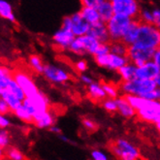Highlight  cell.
<instances>
[{
  "label": "cell",
  "mask_w": 160,
  "mask_h": 160,
  "mask_svg": "<svg viewBox=\"0 0 160 160\" xmlns=\"http://www.w3.org/2000/svg\"><path fill=\"white\" fill-rule=\"evenodd\" d=\"M58 139L60 140V141H62V142L63 143H67V144H75L74 142H73V141L72 140H70L68 137H66V136H65V135H63V134H60V135H58Z\"/></svg>",
  "instance_id": "cell-45"
},
{
  "label": "cell",
  "mask_w": 160,
  "mask_h": 160,
  "mask_svg": "<svg viewBox=\"0 0 160 160\" xmlns=\"http://www.w3.org/2000/svg\"><path fill=\"white\" fill-rule=\"evenodd\" d=\"M0 17L13 23L17 22L13 7L11 3L6 0H0Z\"/></svg>",
  "instance_id": "cell-23"
},
{
  "label": "cell",
  "mask_w": 160,
  "mask_h": 160,
  "mask_svg": "<svg viewBox=\"0 0 160 160\" xmlns=\"http://www.w3.org/2000/svg\"><path fill=\"white\" fill-rule=\"evenodd\" d=\"M159 72H160V69L157 67V65L152 60V61H148L143 65H141V66L137 67L136 79L154 81V79L159 74Z\"/></svg>",
  "instance_id": "cell-13"
},
{
  "label": "cell",
  "mask_w": 160,
  "mask_h": 160,
  "mask_svg": "<svg viewBox=\"0 0 160 160\" xmlns=\"http://www.w3.org/2000/svg\"><path fill=\"white\" fill-rule=\"evenodd\" d=\"M158 101H160V89H158Z\"/></svg>",
  "instance_id": "cell-49"
},
{
  "label": "cell",
  "mask_w": 160,
  "mask_h": 160,
  "mask_svg": "<svg viewBox=\"0 0 160 160\" xmlns=\"http://www.w3.org/2000/svg\"><path fill=\"white\" fill-rule=\"evenodd\" d=\"M74 68L77 72H79L80 74H83L86 73V71L88 69V61L86 59H79L75 62L74 64Z\"/></svg>",
  "instance_id": "cell-36"
},
{
  "label": "cell",
  "mask_w": 160,
  "mask_h": 160,
  "mask_svg": "<svg viewBox=\"0 0 160 160\" xmlns=\"http://www.w3.org/2000/svg\"><path fill=\"white\" fill-rule=\"evenodd\" d=\"M28 101L35 112V115L42 114V112L50 111V99L46 94L42 91H39L34 96L27 98Z\"/></svg>",
  "instance_id": "cell-14"
},
{
  "label": "cell",
  "mask_w": 160,
  "mask_h": 160,
  "mask_svg": "<svg viewBox=\"0 0 160 160\" xmlns=\"http://www.w3.org/2000/svg\"><path fill=\"white\" fill-rule=\"evenodd\" d=\"M89 35L94 37L100 44H110L111 43L107 25L103 22H99L96 24L91 25Z\"/></svg>",
  "instance_id": "cell-16"
},
{
  "label": "cell",
  "mask_w": 160,
  "mask_h": 160,
  "mask_svg": "<svg viewBox=\"0 0 160 160\" xmlns=\"http://www.w3.org/2000/svg\"><path fill=\"white\" fill-rule=\"evenodd\" d=\"M110 150L118 160H139L140 149L129 140L118 138L110 145Z\"/></svg>",
  "instance_id": "cell-2"
},
{
  "label": "cell",
  "mask_w": 160,
  "mask_h": 160,
  "mask_svg": "<svg viewBox=\"0 0 160 160\" xmlns=\"http://www.w3.org/2000/svg\"><path fill=\"white\" fill-rule=\"evenodd\" d=\"M75 38L76 37L74 36V34L70 30L66 29V28L60 27L52 35V42L58 49L61 51H66L69 50L70 46Z\"/></svg>",
  "instance_id": "cell-12"
},
{
  "label": "cell",
  "mask_w": 160,
  "mask_h": 160,
  "mask_svg": "<svg viewBox=\"0 0 160 160\" xmlns=\"http://www.w3.org/2000/svg\"><path fill=\"white\" fill-rule=\"evenodd\" d=\"M11 144V136L7 129H0V147L2 148H9Z\"/></svg>",
  "instance_id": "cell-32"
},
{
  "label": "cell",
  "mask_w": 160,
  "mask_h": 160,
  "mask_svg": "<svg viewBox=\"0 0 160 160\" xmlns=\"http://www.w3.org/2000/svg\"><path fill=\"white\" fill-rule=\"evenodd\" d=\"M136 70L137 66L132 63L128 62L121 69L118 71V75L120 82H130L136 79Z\"/></svg>",
  "instance_id": "cell-22"
},
{
  "label": "cell",
  "mask_w": 160,
  "mask_h": 160,
  "mask_svg": "<svg viewBox=\"0 0 160 160\" xmlns=\"http://www.w3.org/2000/svg\"><path fill=\"white\" fill-rule=\"evenodd\" d=\"M103 88L105 90L107 98H112V99H117L118 98L119 95V88L118 86L112 82H102Z\"/></svg>",
  "instance_id": "cell-29"
},
{
  "label": "cell",
  "mask_w": 160,
  "mask_h": 160,
  "mask_svg": "<svg viewBox=\"0 0 160 160\" xmlns=\"http://www.w3.org/2000/svg\"><path fill=\"white\" fill-rule=\"evenodd\" d=\"M117 104H118V112L124 118L130 119L137 116L136 110L132 107V105L128 102L124 95H120L117 98Z\"/></svg>",
  "instance_id": "cell-17"
},
{
  "label": "cell",
  "mask_w": 160,
  "mask_h": 160,
  "mask_svg": "<svg viewBox=\"0 0 160 160\" xmlns=\"http://www.w3.org/2000/svg\"><path fill=\"white\" fill-rule=\"evenodd\" d=\"M4 154H5V150H4V148H2L1 147H0V158H2V157L4 156Z\"/></svg>",
  "instance_id": "cell-47"
},
{
  "label": "cell",
  "mask_w": 160,
  "mask_h": 160,
  "mask_svg": "<svg viewBox=\"0 0 160 160\" xmlns=\"http://www.w3.org/2000/svg\"><path fill=\"white\" fill-rule=\"evenodd\" d=\"M111 52L110 51V44H100V46L98 47V49L94 54V56H103L109 54ZM93 56V58H94Z\"/></svg>",
  "instance_id": "cell-37"
},
{
  "label": "cell",
  "mask_w": 160,
  "mask_h": 160,
  "mask_svg": "<svg viewBox=\"0 0 160 160\" xmlns=\"http://www.w3.org/2000/svg\"><path fill=\"white\" fill-rule=\"evenodd\" d=\"M79 12L81 13L82 17L83 18V20L86 21L88 23H89L90 25L96 24L99 22H101L100 16H99V14H98V12L95 8L82 6Z\"/></svg>",
  "instance_id": "cell-21"
},
{
  "label": "cell",
  "mask_w": 160,
  "mask_h": 160,
  "mask_svg": "<svg viewBox=\"0 0 160 160\" xmlns=\"http://www.w3.org/2000/svg\"><path fill=\"white\" fill-rule=\"evenodd\" d=\"M49 131L50 132H52V133H53V134H55V135H60V134H62L61 133V129L58 126V125H53V126H52L50 129H49Z\"/></svg>",
  "instance_id": "cell-44"
},
{
  "label": "cell",
  "mask_w": 160,
  "mask_h": 160,
  "mask_svg": "<svg viewBox=\"0 0 160 160\" xmlns=\"http://www.w3.org/2000/svg\"><path fill=\"white\" fill-rule=\"evenodd\" d=\"M7 90H8L9 92H11L16 98H18V100L22 101V102H23V101L25 100V98H26V96H25V94H24L23 90H22V89L21 88V87L18 86V84L16 82V81H15L14 79L11 80L10 83H9V86H8V88H7Z\"/></svg>",
  "instance_id": "cell-28"
},
{
  "label": "cell",
  "mask_w": 160,
  "mask_h": 160,
  "mask_svg": "<svg viewBox=\"0 0 160 160\" xmlns=\"http://www.w3.org/2000/svg\"><path fill=\"white\" fill-rule=\"evenodd\" d=\"M152 61L157 65V67L160 69V47L158 49H156L154 51L153 53V58H152Z\"/></svg>",
  "instance_id": "cell-43"
},
{
  "label": "cell",
  "mask_w": 160,
  "mask_h": 160,
  "mask_svg": "<svg viewBox=\"0 0 160 160\" xmlns=\"http://www.w3.org/2000/svg\"><path fill=\"white\" fill-rule=\"evenodd\" d=\"M154 82L156 84L157 89H160V72H159V74L156 76V78L154 79Z\"/></svg>",
  "instance_id": "cell-46"
},
{
  "label": "cell",
  "mask_w": 160,
  "mask_h": 160,
  "mask_svg": "<svg viewBox=\"0 0 160 160\" xmlns=\"http://www.w3.org/2000/svg\"><path fill=\"white\" fill-rule=\"evenodd\" d=\"M154 16V25L160 30V7H152Z\"/></svg>",
  "instance_id": "cell-40"
},
{
  "label": "cell",
  "mask_w": 160,
  "mask_h": 160,
  "mask_svg": "<svg viewBox=\"0 0 160 160\" xmlns=\"http://www.w3.org/2000/svg\"><path fill=\"white\" fill-rule=\"evenodd\" d=\"M94 61L99 67L115 72H118L129 62L127 56L117 55L111 52L103 56H94Z\"/></svg>",
  "instance_id": "cell-8"
},
{
  "label": "cell",
  "mask_w": 160,
  "mask_h": 160,
  "mask_svg": "<svg viewBox=\"0 0 160 160\" xmlns=\"http://www.w3.org/2000/svg\"><path fill=\"white\" fill-rule=\"evenodd\" d=\"M82 125L84 128V130L88 131V132H92V131L96 130L97 123L90 118H83L82 119Z\"/></svg>",
  "instance_id": "cell-35"
},
{
  "label": "cell",
  "mask_w": 160,
  "mask_h": 160,
  "mask_svg": "<svg viewBox=\"0 0 160 160\" xmlns=\"http://www.w3.org/2000/svg\"><path fill=\"white\" fill-rule=\"evenodd\" d=\"M61 27L70 30L75 37H82L89 34L91 25L83 20L81 13L78 11L70 16L63 18Z\"/></svg>",
  "instance_id": "cell-5"
},
{
  "label": "cell",
  "mask_w": 160,
  "mask_h": 160,
  "mask_svg": "<svg viewBox=\"0 0 160 160\" xmlns=\"http://www.w3.org/2000/svg\"><path fill=\"white\" fill-rule=\"evenodd\" d=\"M13 79L23 90L26 98L32 97L40 91L30 75H28L24 71L18 70L13 72Z\"/></svg>",
  "instance_id": "cell-11"
},
{
  "label": "cell",
  "mask_w": 160,
  "mask_h": 160,
  "mask_svg": "<svg viewBox=\"0 0 160 160\" xmlns=\"http://www.w3.org/2000/svg\"><path fill=\"white\" fill-rule=\"evenodd\" d=\"M80 81H81V82L82 83V84H84V86H87V88L88 87H89L91 83H93L94 81L93 80V78L91 77V76H89V75H88V74H86V73H83V74H81L80 75Z\"/></svg>",
  "instance_id": "cell-38"
},
{
  "label": "cell",
  "mask_w": 160,
  "mask_h": 160,
  "mask_svg": "<svg viewBox=\"0 0 160 160\" xmlns=\"http://www.w3.org/2000/svg\"><path fill=\"white\" fill-rule=\"evenodd\" d=\"M119 91L122 95H134L144 98L148 93L157 89L154 81L135 79L130 82H120L118 84Z\"/></svg>",
  "instance_id": "cell-1"
},
{
  "label": "cell",
  "mask_w": 160,
  "mask_h": 160,
  "mask_svg": "<svg viewBox=\"0 0 160 160\" xmlns=\"http://www.w3.org/2000/svg\"><path fill=\"white\" fill-rule=\"evenodd\" d=\"M87 94L88 98L94 102H102L107 98L105 90L103 88V84L99 82H94L89 87H88Z\"/></svg>",
  "instance_id": "cell-18"
},
{
  "label": "cell",
  "mask_w": 160,
  "mask_h": 160,
  "mask_svg": "<svg viewBox=\"0 0 160 160\" xmlns=\"http://www.w3.org/2000/svg\"><path fill=\"white\" fill-rule=\"evenodd\" d=\"M96 10L100 16L101 22L105 23H107L115 15L111 0H99V4Z\"/></svg>",
  "instance_id": "cell-19"
},
{
  "label": "cell",
  "mask_w": 160,
  "mask_h": 160,
  "mask_svg": "<svg viewBox=\"0 0 160 160\" xmlns=\"http://www.w3.org/2000/svg\"><path fill=\"white\" fill-rule=\"evenodd\" d=\"M82 6H87V7H91V8H97L99 4V0H82L81 2Z\"/></svg>",
  "instance_id": "cell-42"
},
{
  "label": "cell",
  "mask_w": 160,
  "mask_h": 160,
  "mask_svg": "<svg viewBox=\"0 0 160 160\" xmlns=\"http://www.w3.org/2000/svg\"><path fill=\"white\" fill-rule=\"evenodd\" d=\"M110 51L111 53H114L117 55L126 56L128 52V46L124 44L122 41H116L110 43Z\"/></svg>",
  "instance_id": "cell-27"
},
{
  "label": "cell",
  "mask_w": 160,
  "mask_h": 160,
  "mask_svg": "<svg viewBox=\"0 0 160 160\" xmlns=\"http://www.w3.org/2000/svg\"><path fill=\"white\" fill-rule=\"evenodd\" d=\"M11 125V120L6 116L0 114V129H6Z\"/></svg>",
  "instance_id": "cell-41"
},
{
  "label": "cell",
  "mask_w": 160,
  "mask_h": 160,
  "mask_svg": "<svg viewBox=\"0 0 160 160\" xmlns=\"http://www.w3.org/2000/svg\"><path fill=\"white\" fill-rule=\"evenodd\" d=\"M132 21L133 20L124 16L114 15V17L106 23L111 42L122 41V38Z\"/></svg>",
  "instance_id": "cell-6"
},
{
  "label": "cell",
  "mask_w": 160,
  "mask_h": 160,
  "mask_svg": "<svg viewBox=\"0 0 160 160\" xmlns=\"http://www.w3.org/2000/svg\"><path fill=\"white\" fill-rule=\"evenodd\" d=\"M43 76L49 82L55 84H64L68 82L71 79V75L66 69L52 63H48L45 65Z\"/></svg>",
  "instance_id": "cell-10"
},
{
  "label": "cell",
  "mask_w": 160,
  "mask_h": 160,
  "mask_svg": "<svg viewBox=\"0 0 160 160\" xmlns=\"http://www.w3.org/2000/svg\"><path fill=\"white\" fill-rule=\"evenodd\" d=\"M115 15L127 17L131 20H138L141 8L137 0H111Z\"/></svg>",
  "instance_id": "cell-7"
},
{
  "label": "cell",
  "mask_w": 160,
  "mask_h": 160,
  "mask_svg": "<svg viewBox=\"0 0 160 160\" xmlns=\"http://www.w3.org/2000/svg\"><path fill=\"white\" fill-rule=\"evenodd\" d=\"M153 53L154 51L146 49L138 44H134L128 47V52L126 56L130 63L139 67L148 61H152L153 58Z\"/></svg>",
  "instance_id": "cell-9"
},
{
  "label": "cell",
  "mask_w": 160,
  "mask_h": 160,
  "mask_svg": "<svg viewBox=\"0 0 160 160\" xmlns=\"http://www.w3.org/2000/svg\"><path fill=\"white\" fill-rule=\"evenodd\" d=\"M138 21L141 23H145V24H154V16L152 12V7L150 8L148 6H142Z\"/></svg>",
  "instance_id": "cell-25"
},
{
  "label": "cell",
  "mask_w": 160,
  "mask_h": 160,
  "mask_svg": "<svg viewBox=\"0 0 160 160\" xmlns=\"http://www.w3.org/2000/svg\"><path fill=\"white\" fill-rule=\"evenodd\" d=\"M0 97H1L3 100H5V102L8 104V106H9V108H10L12 112H16L22 105V102L20 101L18 98H16L13 94L11 92H9L7 89L4 90L1 94H0Z\"/></svg>",
  "instance_id": "cell-24"
},
{
  "label": "cell",
  "mask_w": 160,
  "mask_h": 160,
  "mask_svg": "<svg viewBox=\"0 0 160 160\" xmlns=\"http://www.w3.org/2000/svg\"><path fill=\"white\" fill-rule=\"evenodd\" d=\"M33 123L39 129H50L52 126L56 124L55 115L50 110L42 114L35 115L33 117Z\"/></svg>",
  "instance_id": "cell-15"
},
{
  "label": "cell",
  "mask_w": 160,
  "mask_h": 160,
  "mask_svg": "<svg viewBox=\"0 0 160 160\" xmlns=\"http://www.w3.org/2000/svg\"><path fill=\"white\" fill-rule=\"evenodd\" d=\"M13 114L25 123H33V117L26 111V109L22 105L20 108H18L16 112H14Z\"/></svg>",
  "instance_id": "cell-30"
},
{
  "label": "cell",
  "mask_w": 160,
  "mask_h": 160,
  "mask_svg": "<svg viewBox=\"0 0 160 160\" xmlns=\"http://www.w3.org/2000/svg\"><path fill=\"white\" fill-rule=\"evenodd\" d=\"M135 44L155 51L160 47V30L154 24L140 23L139 35Z\"/></svg>",
  "instance_id": "cell-3"
},
{
  "label": "cell",
  "mask_w": 160,
  "mask_h": 160,
  "mask_svg": "<svg viewBox=\"0 0 160 160\" xmlns=\"http://www.w3.org/2000/svg\"><path fill=\"white\" fill-rule=\"evenodd\" d=\"M90 157L91 160H110L108 154L100 148H93L90 152Z\"/></svg>",
  "instance_id": "cell-34"
},
{
  "label": "cell",
  "mask_w": 160,
  "mask_h": 160,
  "mask_svg": "<svg viewBox=\"0 0 160 160\" xmlns=\"http://www.w3.org/2000/svg\"><path fill=\"white\" fill-rule=\"evenodd\" d=\"M11 110L9 108L8 104L5 102V100H3L1 97H0V114L3 115V116H7L8 114H10Z\"/></svg>",
  "instance_id": "cell-39"
},
{
  "label": "cell",
  "mask_w": 160,
  "mask_h": 160,
  "mask_svg": "<svg viewBox=\"0 0 160 160\" xmlns=\"http://www.w3.org/2000/svg\"><path fill=\"white\" fill-rule=\"evenodd\" d=\"M28 64H29L30 68L38 74H43L44 68H45V63L43 62V59L41 58V56L37 54H31L28 58Z\"/></svg>",
  "instance_id": "cell-26"
},
{
  "label": "cell",
  "mask_w": 160,
  "mask_h": 160,
  "mask_svg": "<svg viewBox=\"0 0 160 160\" xmlns=\"http://www.w3.org/2000/svg\"><path fill=\"white\" fill-rule=\"evenodd\" d=\"M156 129L159 131V132H160V123H158V124H156Z\"/></svg>",
  "instance_id": "cell-48"
},
{
  "label": "cell",
  "mask_w": 160,
  "mask_h": 160,
  "mask_svg": "<svg viewBox=\"0 0 160 160\" xmlns=\"http://www.w3.org/2000/svg\"><path fill=\"white\" fill-rule=\"evenodd\" d=\"M6 156L10 160H25L24 154L21 152L20 149L16 148H9L5 152Z\"/></svg>",
  "instance_id": "cell-31"
},
{
  "label": "cell",
  "mask_w": 160,
  "mask_h": 160,
  "mask_svg": "<svg viewBox=\"0 0 160 160\" xmlns=\"http://www.w3.org/2000/svg\"><path fill=\"white\" fill-rule=\"evenodd\" d=\"M140 22L138 20H133L131 24L129 25L128 29L126 30L123 38H122V42L126 44L128 47L132 46L137 42L138 35H139V28H140Z\"/></svg>",
  "instance_id": "cell-20"
},
{
  "label": "cell",
  "mask_w": 160,
  "mask_h": 160,
  "mask_svg": "<svg viewBox=\"0 0 160 160\" xmlns=\"http://www.w3.org/2000/svg\"><path fill=\"white\" fill-rule=\"evenodd\" d=\"M99 46L100 43L94 37L88 34L82 37H76L72 42L68 51H70L74 54L80 56L82 55L94 56Z\"/></svg>",
  "instance_id": "cell-4"
},
{
  "label": "cell",
  "mask_w": 160,
  "mask_h": 160,
  "mask_svg": "<svg viewBox=\"0 0 160 160\" xmlns=\"http://www.w3.org/2000/svg\"><path fill=\"white\" fill-rule=\"evenodd\" d=\"M102 108L105 111L109 112H115L118 111V104H117V99H112V98H106L101 102Z\"/></svg>",
  "instance_id": "cell-33"
}]
</instances>
